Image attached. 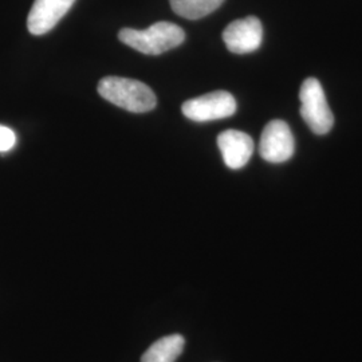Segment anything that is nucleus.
<instances>
[{
  "mask_svg": "<svg viewBox=\"0 0 362 362\" xmlns=\"http://www.w3.org/2000/svg\"><path fill=\"white\" fill-rule=\"evenodd\" d=\"M185 339L180 334H170L157 339L141 357V362H175L184 350Z\"/></svg>",
  "mask_w": 362,
  "mask_h": 362,
  "instance_id": "9",
  "label": "nucleus"
},
{
  "mask_svg": "<svg viewBox=\"0 0 362 362\" xmlns=\"http://www.w3.org/2000/svg\"><path fill=\"white\" fill-rule=\"evenodd\" d=\"M76 0H35L28 18L27 27L33 35H43L52 31Z\"/></svg>",
  "mask_w": 362,
  "mask_h": 362,
  "instance_id": "7",
  "label": "nucleus"
},
{
  "mask_svg": "<svg viewBox=\"0 0 362 362\" xmlns=\"http://www.w3.org/2000/svg\"><path fill=\"white\" fill-rule=\"evenodd\" d=\"M182 115L194 122H208L233 116L236 101L228 91L218 90L204 94L182 104Z\"/></svg>",
  "mask_w": 362,
  "mask_h": 362,
  "instance_id": "4",
  "label": "nucleus"
},
{
  "mask_svg": "<svg viewBox=\"0 0 362 362\" xmlns=\"http://www.w3.org/2000/svg\"><path fill=\"white\" fill-rule=\"evenodd\" d=\"M118 38L137 52L146 55H160L180 46L185 39V33L175 23L157 22L146 30L122 28Z\"/></svg>",
  "mask_w": 362,
  "mask_h": 362,
  "instance_id": "2",
  "label": "nucleus"
},
{
  "mask_svg": "<svg viewBox=\"0 0 362 362\" xmlns=\"http://www.w3.org/2000/svg\"><path fill=\"white\" fill-rule=\"evenodd\" d=\"M300 98V116L315 134L329 133L333 124L334 117L329 107L324 88L321 82L315 78H308L300 86L299 91Z\"/></svg>",
  "mask_w": 362,
  "mask_h": 362,
  "instance_id": "3",
  "label": "nucleus"
},
{
  "mask_svg": "<svg viewBox=\"0 0 362 362\" xmlns=\"http://www.w3.org/2000/svg\"><path fill=\"white\" fill-rule=\"evenodd\" d=\"M98 93L106 101L132 113L151 112L157 104L153 90L137 79L103 78L98 83Z\"/></svg>",
  "mask_w": 362,
  "mask_h": 362,
  "instance_id": "1",
  "label": "nucleus"
},
{
  "mask_svg": "<svg viewBox=\"0 0 362 362\" xmlns=\"http://www.w3.org/2000/svg\"><path fill=\"white\" fill-rule=\"evenodd\" d=\"M218 145L226 165L231 169L243 168L254 153L252 139L239 130L230 129L220 133Z\"/></svg>",
  "mask_w": 362,
  "mask_h": 362,
  "instance_id": "8",
  "label": "nucleus"
},
{
  "mask_svg": "<svg viewBox=\"0 0 362 362\" xmlns=\"http://www.w3.org/2000/svg\"><path fill=\"white\" fill-rule=\"evenodd\" d=\"M16 144V134L13 129L0 125V153L11 151Z\"/></svg>",
  "mask_w": 362,
  "mask_h": 362,
  "instance_id": "11",
  "label": "nucleus"
},
{
  "mask_svg": "<svg viewBox=\"0 0 362 362\" xmlns=\"http://www.w3.org/2000/svg\"><path fill=\"white\" fill-rule=\"evenodd\" d=\"M175 13L185 19H202L216 11L224 0H169Z\"/></svg>",
  "mask_w": 362,
  "mask_h": 362,
  "instance_id": "10",
  "label": "nucleus"
},
{
  "mask_svg": "<svg viewBox=\"0 0 362 362\" xmlns=\"http://www.w3.org/2000/svg\"><path fill=\"white\" fill-rule=\"evenodd\" d=\"M296 151V141L291 130L285 121H270L262 132L259 153L262 158L272 164L290 160Z\"/></svg>",
  "mask_w": 362,
  "mask_h": 362,
  "instance_id": "5",
  "label": "nucleus"
},
{
  "mask_svg": "<svg viewBox=\"0 0 362 362\" xmlns=\"http://www.w3.org/2000/svg\"><path fill=\"white\" fill-rule=\"evenodd\" d=\"M223 40L233 54L255 52L263 40V26L255 16L233 21L223 31Z\"/></svg>",
  "mask_w": 362,
  "mask_h": 362,
  "instance_id": "6",
  "label": "nucleus"
}]
</instances>
